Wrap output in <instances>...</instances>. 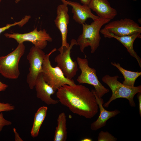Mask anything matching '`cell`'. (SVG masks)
Listing matches in <instances>:
<instances>
[{"label":"cell","mask_w":141,"mask_h":141,"mask_svg":"<svg viewBox=\"0 0 141 141\" xmlns=\"http://www.w3.org/2000/svg\"><path fill=\"white\" fill-rule=\"evenodd\" d=\"M100 32L105 38H114L120 42L127 49L130 55L134 58L141 68V59L134 51L133 44L137 38H141V32L136 33L132 35L124 36H118L108 32L103 28L101 30Z\"/></svg>","instance_id":"12"},{"label":"cell","mask_w":141,"mask_h":141,"mask_svg":"<svg viewBox=\"0 0 141 141\" xmlns=\"http://www.w3.org/2000/svg\"><path fill=\"white\" fill-rule=\"evenodd\" d=\"M95 95L100 110V114L97 119L92 123L90 128L93 131H96L104 126L107 121L110 118L115 117L120 113V111L117 109L113 111H109L106 110L103 105L104 103L103 99L102 98H98L95 94L92 89L91 90Z\"/></svg>","instance_id":"16"},{"label":"cell","mask_w":141,"mask_h":141,"mask_svg":"<svg viewBox=\"0 0 141 141\" xmlns=\"http://www.w3.org/2000/svg\"><path fill=\"white\" fill-rule=\"evenodd\" d=\"M80 1L83 4L88 6L91 0H80Z\"/></svg>","instance_id":"27"},{"label":"cell","mask_w":141,"mask_h":141,"mask_svg":"<svg viewBox=\"0 0 141 141\" xmlns=\"http://www.w3.org/2000/svg\"><path fill=\"white\" fill-rule=\"evenodd\" d=\"M62 2H65L72 7V12L73 14V19L80 24L85 23L88 18H91L93 21L99 18L98 16L93 14L88 5L83 4L75 2L61 0Z\"/></svg>","instance_id":"14"},{"label":"cell","mask_w":141,"mask_h":141,"mask_svg":"<svg viewBox=\"0 0 141 141\" xmlns=\"http://www.w3.org/2000/svg\"><path fill=\"white\" fill-rule=\"evenodd\" d=\"M56 91L59 102L73 113L91 119L98 113L99 107L95 96L85 86L65 85Z\"/></svg>","instance_id":"1"},{"label":"cell","mask_w":141,"mask_h":141,"mask_svg":"<svg viewBox=\"0 0 141 141\" xmlns=\"http://www.w3.org/2000/svg\"><path fill=\"white\" fill-rule=\"evenodd\" d=\"M92 139H91L90 138H85L84 139H83L81 141H92Z\"/></svg>","instance_id":"28"},{"label":"cell","mask_w":141,"mask_h":141,"mask_svg":"<svg viewBox=\"0 0 141 141\" xmlns=\"http://www.w3.org/2000/svg\"><path fill=\"white\" fill-rule=\"evenodd\" d=\"M24 43L19 44L13 51L5 56H0V73L4 77L16 79L20 75L19 63L25 52Z\"/></svg>","instance_id":"5"},{"label":"cell","mask_w":141,"mask_h":141,"mask_svg":"<svg viewBox=\"0 0 141 141\" xmlns=\"http://www.w3.org/2000/svg\"><path fill=\"white\" fill-rule=\"evenodd\" d=\"M28 21V18L26 16H25L19 21L15 22L12 24H7L6 26L0 28V34L2 32L9 29L11 27L18 25L20 27H22L27 23Z\"/></svg>","instance_id":"21"},{"label":"cell","mask_w":141,"mask_h":141,"mask_svg":"<svg viewBox=\"0 0 141 141\" xmlns=\"http://www.w3.org/2000/svg\"><path fill=\"white\" fill-rule=\"evenodd\" d=\"M117 139L108 131H101L97 138L98 141H116Z\"/></svg>","instance_id":"20"},{"label":"cell","mask_w":141,"mask_h":141,"mask_svg":"<svg viewBox=\"0 0 141 141\" xmlns=\"http://www.w3.org/2000/svg\"><path fill=\"white\" fill-rule=\"evenodd\" d=\"M8 87V85L2 83L0 81V92L5 90Z\"/></svg>","instance_id":"26"},{"label":"cell","mask_w":141,"mask_h":141,"mask_svg":"<svg viewBox=\"0 0 141 141\" xmlns=\"http://www.w3.org/2000/svg\"><path fill=\"white\" fill-rule=\"evenodd\" d=\"M12 124L10 121L5 119L2 113H0V133L3 127L5 126H9Z\"/></svg>","instance_id":"23"},{"label":"cell","mask_w":141,"mask_h":141,"mask_svg":"<svg viewBox=\"0 0 141 141\" xmlns=\"http://www.w3.org/2000/svg\"><path fill=\"white\" fill-rule=\"evenodd\" d=\"M48 109L47 107L42 106L40 107L36 113L31 131L32 137H36L38 136L40 128L46 116Z\"/></svg>","instance_id":"18"},{"label":"cell","mask_w":141,"mask_h":141,"mask_svg":"<svg viewBox=\"0 0 141 141\" xmlns=\"http://www.w3.org/2000/svg\"><path fill=\"white\" fill-rule=\"evenodd\" d=\"M137 98L139 102V112L140 116H141V92L138 93Z\"/></svg>","instance_id":"24"},{"label":"cell","mask_w":141,"mask_h":141,"mask_svg":"<svg viewBox=\"0 0 141 141\" xmlns=\"http://www.w3.org/2000/svg\"><path fill=\"white\" fill-rule=\"evenodd\" d=\"M88 6L102 19L110 20L117 14L116 9L111 6L108 0H91Z\"/></svg>","instance_id":"15"},{"label":"cell","mask_w":141,"mask_h":141,"mask_svg":"<svg viewBox=\"0 0 141 141\" xmlns=\"http://www.w3.org/2000/svg\"><path fill=\"white\" fill-rule=\"evenodd\" d=\"M45 55L42 49L33 46L30 48L27 56V58L30 66L26 82L31 89L34 87L36 80L39 74L43 72L42 65Z\"/></svg>","instance_id":"8"},{"label":"cell","mask_w":141,"mask_h":141,"mask_svg":"<svg viewBox=\"0 0 141 141\" xmlns=\"http://www.w3.org/2000/svg\"><path fill=\"white\" fill-rule=\"evenodd\" d=\"M5 36L8 38L14 39L18 44L26 41L31 42L34 46L41 49H44L48 44V42H51L52 37L45 29L39 31L37 28L28 33H6Z\"/></svg>","instance_id":"7"},{"label":"cell","mask_w":141,"mask_h":141,"mask_svg":"<svg viewBox=\"0 0 141 141\" xmlns=\"http://www.w3.org/2000/svg\"><path fill=\"white\" fill-rule=\"evenodd\" d=\"M78 45L77 40L72 39L68 48H64L63 53H60L55 57L57 66L62 70L65 76L72 79L76 75L78 70V64L76 61H73L70 56L71 50L73 46Z\"/></svg>","instance_id":"9"},{"label":"cell","mask_w":141,"mask_h":141,"mask_svg":"<svg viewBox=\"0 0 141 141\" xmlns=\"http://www.w3.org/2000/svg\"><path fill=\"white\" fill-rule=\"evenodd\" d=\"M119 76H110L106 74L103 76L102 81L108 86L111 90L112 94L108 100L103 104V106L108 108L113 101L118 98H125L127 99L131 107H135L136 104L134 100L135 95L141 92V86L131 87L126 86L118 80Z\"/></svg>","instance_id":"2"},{"label":"cell","mask_w":141,"mask_h":141,"mask_svg":"<svg viewBox=\"0 0 141 141\" xmlns=\"http://www.w3.org/2000/svg\"><path fill=\"white\" fill-rule=\"evenodd\" d=\"M2 0H0V2Z\"/></svg>","instance_id":"31"},{"label":"cell","mask_w":141,"mask_h":141,"mask_svg":"<svg viewBox=\"0 0 141 141\" xmlns=\"http://www.w3.org/2000/svg\"><path fill=\"white\" fill-rule=\"evenodd\" d=\"M68 5L65 2L58 5L57 9V15L54 20L55 24L59 30L61 35L62 45L57 50L60 53H63L64 48H68L69 45L67 41V27L69 20Z\"/></svg>","instance_id":"11"},{"label":"cell","mask_w":141,"mask_h":141,"mask_svg":"<svg viewBox=\"0 0 141 141\" xmlns=\"http://www.w3.org/2000/svg\"><path fill=\"white\" fill-rule=\"evenodd\" d=\"M107 24L103 28L115 36H128L136 33L141 32V27L130 18L121 19Z\"/></svg>","instance_id":"10"},{"label":"cell","mask_w":141,"mask_h":141,"mask_svg":"<svg viewBox=\"0 0 141 141\" xmlns=\"http://www.w3.org/2000/svg\"><path fill=\"white\" fill-rule=\"evenodd\" d=\"M132 0V1H136L137 0Z\"/></svg>","instance_id":"30"},{"label":"cell","mask_w":141,"mask_h":141,"mask_svg":"<svg viewBox=\"0 0 141 141\" xmlns=\"http://www.w3.org/2000/svg\"><path fill=\"white\" fill-rule=\"evenodd\" d=\"M14 109V106L9 103H0V113L2 111H12Z\"/></svg>","instance_id":"22"},{"label":"cell","mask_w":141,"mask_h":141,"mask_svg":"<svg viewBox=\"0 0 141 141\" xmlns=\"http://www.w3.org/2000/svg\"><path fill=\"white\" fill-rule=\"evenodd\" d=\"M57 50L56 48L49 53L45 54L42 65L43 77L45 81L56 92L60 87L65 85H75L73 79L66 78L61 69L58 66L53 67L51 65L49 57L50 55Z\"/></svg>","instance_id":"4"},{"label":"cell","mask_w":141,"mask_h":141,"mask_svg":"<svg viewBox=\"0 0 141 141\" xmlns=\"http://www.w3.org/2000/svg\"><path fill=\"white\" fill-rule=\"evenodd\" d=\"M13 130L15 134V141H23L20 137L18 133L16 131V129L15 128H13Z\"/></svg>","instance_id":"25"},{"label":"cell","mask_w":141,"mask_h":141,"mask_svg":"<svg viewBox=\"0 0 141 141\" xmlns=\"http://www.w3.org/2000/svg\"><path fill=\"white\" fill-rule=\"evenodd\" d=\"M21 0H16L15 1V2L16 3H17L20 2Z\"/></svg>","instance_id":"29"},{"label":"cell","mask_w":141,"mask_h":141,"mask_svg":"<svg viewBox=\"0 0 141 141\" xmlns=\"http://www.w3.org/2000/svg\"><path fill=\"white\" fill-rule=\"evenodd\" d=\"M57 126L56 128L54 137V141H65L67 138L66 118L64 112L61 113L57 119Z\"/></svg>","instance_id":"17"},{"label":"cell","mask_w":141,"mask_h":141,"mask_svg":"<svg viewBox=\"0 0 141 141\" xmlns=\"http://www.w3.org/2000/svg\"><path fill=\"white\" fill-rule=\"evenodd\" d=\"M110 20L99 18L88 24H82V33L77 40L78 45L80 46L81 51L84 53L85 48L90 46L91 53L96 50L100 44L101 37L99 34L101 29L104 24L109 22Z\"/></svg>","instance_id":"3"},{"label":"cell","mask_w":141,"mask_h":141,"mask_svg":"<svg viewBox=\"0 0 141 141\" xmlns=\"http://www.w3.org/2000/svg\"><path fill=\"white\" fill-rule=\"evenodd\" d=\"M77 61L81 71L80 74L77 79L79 84L85 83L93 86L95 88L94 92L98 98H102L109 92V90L99 82L96 69L89 66L88 61L86 57L82 58L78 57Z\"/></svg>","instance_id":"6"},{"label":"cell","mask_w":141,"mask_h":141,"mask_svg":"<svg viewBox=\"0 0 141 141\" xmlns=\"http://www.w3.org/2000/svg\"><path fill=\"white\" fill-rule=\"evenodd\" d=\"M111 64L116 67L123 75L124 79L122 82L123 84L131 87L134 86L136 80L141 75V72H133L126 70L122 68L119 63L111 62Z\"/></svg>","instance_id":"19"},{"label":"cell","mask_w":141,"mask_h":141,"mask_svg":"<svg viewBox=\"0 0 141 141\" xmlns=\"http://www.w3.org/2000/svg\"><path fill=\"white\" fill-rule=\"evenodd\" d=\"M34 87L36 91L37 97L47 104L55 105L59 102L58 100L54 99L51 97V95L54 94L55 91L45 81L42 73L38 76Z\"/></svg>","instance_id":"13"}]
</instances>
